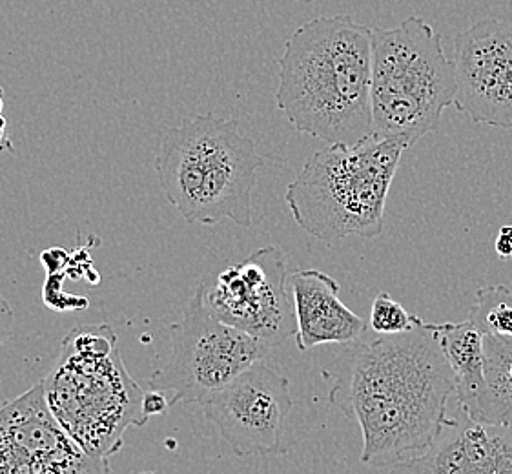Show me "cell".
Returning <instances> with one entry per match:
<instances>
[{
    "label": "cell",
    "mask_w": 512,
    "mask_h": 474,
    "mask_svg": "<svg viewBox=\"0 0 512 474\" xmlns=\"http://www.w3.org/2000/svg\"><path fill=\"white\" fill-rule=\"evenodd\" d=\"M409 148L401 137L372 135L314 152L285 194L294 221L327 247L381 236L392 179Z\"/></svg>",
    "instance_id": "obj_5"
},
{
    "label": "cell",
    "mask_w": 512,
    "mask_h": 474,
    "mask_svg": "<svg viewBox=\"0 0 512 474\" xmlns=\"http://www.w3.org/2000/svg\"><path fill=\"white\" fill-rule=\"evenodd\" d=\"M425 320L410 314L389 292H379L370 307V329L378 334H401L416 329Z\"/></svg>",
    "instance_id": "obj_17"
},
{
    "label": "cell",
    "mask_w": 512,
    "mask_h": 474,
    "mask_svg": "<svg viewBox=\"0 0 512 474\" xmlns=\"http://www.w3.org/2000/svg\"><path fill=\"white\" fill-rule=\"evenodd\" d=\"M66 276V272H55L48 274L46 285L42 289V299L44 303L55 310V312H68V310H82L90 305V301L82 296H70L64 294L61 289L62 279Z\"/></svg>",
    "instance_id": "obj_18"
},
{
    "label": "cell",
    "mask_w": 512,
    "mask_h": 474,
    "mask_svg": "<svg viewBox=\"0 0 512 474\" xmlns=\"http://www.w3.org/2000/svg\"><path fill=\"white\" fill-rule=\"evenodd\" d=\"M325 376L332 380L330 403L361 429V462L392 473L431 451L456 392L454 372L427 321L401 334L354 341Z\"/></svg>",
    "instance_id": "obj_1"
},
{
    "label": "cell",
    "mask_w": 512,
    "mask_h": 474,
    "mask_svg": "<svg viewBox=\"0 0 512 474\" xmlns=\"http://www.w3.org/2000/svg\"><path fill=\"white\" fill-rule=\"evenodd\" d=\"M456 101L472 123L512 128V22L485 19L454 39Z\"/></svg>",
    "instance_id": "obj_11"
},
{
    "label": "cell",
    "mask_w": 512,
    "mask_h": 474,
    "mask_svg": "<svg viewBox=\"0 0 512 474\" xmlns=\"http://www.w3.org/2000/svg\"><path fill=\"white\" fill-rule=\"evenodd\" d=\"M201 287L205 305L216 318L252 334L270 349L296 336L287 256L279 248H259L216 276H208Z\"/></svg>",
    "instance_id": "obj_8"
},
{
    "label": "cell",
    "mask_w": 512,
    "mask_h": 474,
    "mask_svg": "<svg viewBox=\"0 0 512 474\" xmlns=\"http://www.w3.org/2000/svg\"><path fill=\"white\" fill-rule=\"evenodd\" d=\"M494 250L502 261L512 258V225H503L494 241Z\"/></svg>",
    "instance_id": "obj_22"
},
{
    "label": "cell",
    "mask_w": 512,
    "mask_h": 474,
    "mask_svg": "<svg viewBox=\"0 0 512 474\" xmlns=\"http://www.w3.org/2000/svg\"><path fill=\"white\" fill-rule=\"evenodd\" d=\"M108 458L86 453L64 431L44 382L0 407V474L110 473Z\"/></svg>",
    "instance_id": "obj_10"
},
{
    "label": "cell",
    "mask_w": 512,
    "mask_h": 474,
    "mask_svg": "<svg viewBox=\"0 0 512 474\" xmlns=\"http://www.w3.org/2000/svg\"><path fill=\"white\" fill-rule=\"evenodd\" d=\"M172 407L174 405H172L168 392L157 391V389H150V391L144 392L143 411L148 418L168 413Z\"/></svg>",
    "instance_id": "obj_19"
},
{
    "label": "cell",
    "mask_w": 512,
    "mask_h": 474,
    "mask_svg": "<svg viewBox=\"0 0 512 474\" xmlns=\"http://www.w3.org/2000/svg\"><path fill=\"white\" fill-rule=\"evenodd\" d=\"M432 329L454 372L461 411L472 420H480L485 396L482 330L471 318L458 323H432Z\"/></svg>",
    "instance_id": "obj_14"
},
{
    "label": "cell",
    "mask_w": 512,
    "mask_h": 474,
    "mask_svg": "<svg viewBox=\"0 0 512 474\" xmlns=\"http://www.w3.org/2000/svg\"><path fill=\"white\" fill-rule=\"evenodd\" d=\"M456 101V68L438 31L421 17L398 28H372L370 104L374 135L414 146L440 128Z\"/></svg>",
    "instance_id": "obj_6"
},
{
    "label": "cell",
    "mask_w": 512,
    "mask_h": 474,
    "mask_svg": "<svg viewBox=\"0 0 512 474\" xmlns=\"http://www.w3.org/2000/svg\"><path fill=\"white\" fill-rule=\"evenodd\" d=\"M482 414L478 422L512 427V336L483 334Z\"/></svg>",
    "instance_id": "obj_15"
},
{
    "label": "cell",
    "mask_w": 512,
    "mask_h": 474,
    "mask_svg": "<svg viewBox=\"0 0 512 474\" xmlns=\"http://www.w3.org/2000/svg\"><path fill=\"white\" fill-rule=\"evenodd\" d=\"M46 400L64 431L97 458L123 447L128 427H144V391L124 365L108 323L82 325L61 341V352L42 380Z\"/></svg>",
    "instance_id": "obj_4"
},
{
    "label": "cell",
    "mask_w": 512,
    "mask_h": 474,
    "mask_svg": "<svg viewBox=\"0 0 512 474\" xmlns=\"http://www.w3.org/2000/svg\"><path fill=\"white\" fill-rule=\"evenodd\" d=\"M267 163L236 119L194 115L170 128L155 155L164 197L186 223L252 227L257 172Z\"/></svg>",
    "instance_id": "obj_3"
},
{
    "label": "cell",
    "mask_w": 512,
    "mask_h": 474,
    "mask_svg": "<svg viewBox=\"0 0 512 474\" xmlns=\"http://www.w3.org/2000/svg\"><path fill=\"white\" fill-rule=\"evenodd\" d=\"M471 318L483 334L512 336V292L505 285L476 290V303L469 310Z\"/></svg>",
    "instance_id": "obj_16"
},
{
    "label": "cell",
    "mask_w": 512,
    "mask_h": 474,
    "mask_svg": "<svg viewBox=\"0 0 512 474\" xmlns=\"http://www.w3.org/2000/svg\"><path fill=\"white\" fill-rule=\"evenodd\" d=\"M394 473H512V427L472 420L460 409L447 418L429 453Z\"/></svg>",
    "instance_id": "obj_12"
},
{
    "label": "cell",
    "mask_w": 512,
    "mask_h": 474,
    "mask_svg": "<svg viewBox=\"0 0 512 474\" xmlns=\"http://www.w3.org/2000/svg\"><path fill=\"white\" fill-rule=\"evenodd\" d=\"M372 28L349 15L299 26L279 59L276 103L301 134L327 145H358L374 135Z\"/></svg>",
    "instance_id": "obj_2"
},
{
    "label": "cell",
    "mask_w": 512,
    "mask_h": 474,
    "mask_svg": "<svg viewBox=\"0 0 512 474\" xmlns=\"http://www.w3.org/2000/svg\"><path fill=\"white\" fill-rule=\"evenodd\" d=\"M2 110H4V90L0 86V115H2Z\"/></svg>",
    "instance_id": "obj_24"
},
{
    "label": "cell",
    "mask_w": 512,
    "mask_h": 474,
    "mask_svg": "<svg viewBox=\"0 0 512 474\" xmlns=\"http://www.w3.org/2000/svg\"><path fill=\"white\" fill-rule=\"evenodd\" d=\"M201 405L206 420L216 425L237 456H277L294 447L287 442L288 416L294 407L290 382L263 360Z\"/></svg>",
    "instance_id": "obj_9"
},
{
    "label": "cell",
    "mask_w": 512,
    "mask_h": 474,
    "mask_svg": "<svg viewBox=\"0 0 512 474\" xmlns=\"http://www.w3.org/2000/svg\"><path fill=\"white\" fill-rule=\"evenodd\" d=\"M297 320V349L352 345L367 330V321L339 298V283L318 268H301L288 276Z\"/></svg>",
    "instance_id": "obj_13"
},
{
    "label": "cell",
    "mask_w": 512,
    "mask_h": 474,
    "mask_svg": "<svg viewBox=\"0 0 512 474\" xmlns=\"http://www.w3.org/2000/svg\"><path fill=\"white\" fill-rule=\"evenodd\" d=\"M70 259L72 256L62 250V248L53 247L46 252H42L41 261L42 265L48 270V274H55V272H64L68 265H70Z\"/></svg>",
    "instance_id": "obj_20"
},
{
    "label": "cell",
    "mask_w": 512,
    "mask_h": 474,
    "mask_svg": "<svg viewBox=\"0 0 512 474\" xmlns=\"http://www.w3.org/2000/svg\"><path fill=\"white\" fill-rule=\"evenodd\" d=\"M15 325V312L10 303L0 296V347L10 340Z\"/></svg>",
    "instance_id": "obj_21"
},
{
    "label": "cell",
    "mask_w": 512,
    "mask_h": 474,
    "mask_svg": "<svg viewBox=\"0 0 512 474\" xmlns=\"http://www.w3.org/2000/svg\"><path fill=\"white\" fill-rule=\"evenodd\" d=\"M11 150H13V143L8 132V121L4 119V115H0V154L11 152Z\"/></svg>",
    "instance_id": "obj_23"
},
{
    "label": "cell",
    "mask_w": 512,
    "mask_h": 474,
    "mask_svg": "<svg viewBox=\"0 0 512 474\" xmlns=\"http://www.w3.org/2000/svg\"><path fill=\"white\" fill-rule=\"evenodd\" d=\"M270 347L245 330L216 318L205 305L203 287L195 289L183 320L170 327V356L148 385L170 394L172 405L203 403L237 374L265 360Z\"/></svg>",
    "instance_id": "obj_7"
}]
</instances>
